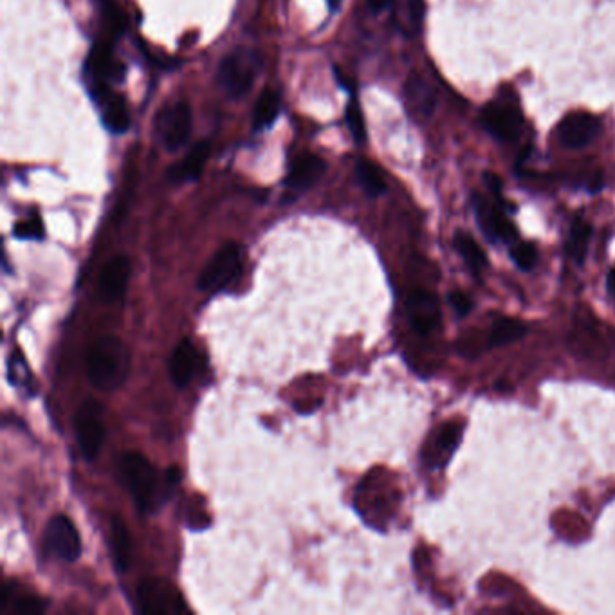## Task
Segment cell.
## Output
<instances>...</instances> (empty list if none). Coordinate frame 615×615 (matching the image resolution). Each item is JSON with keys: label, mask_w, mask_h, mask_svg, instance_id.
<instances>
[{"label": "cell", "mask_w": 615, "mask_h": 615, "mask_svg": "<svg viewBox=\"0 0 615 615\" xmlns=\"http://www.w3.org/2000/svg\"><path fill=\"white\" fill-rule=\"evenodd\" d=\"M127 345L116 336H103L92 343L87 356V374L92 385L103 392L120 388L129 376Z\"/></svg>", "instance_id": "6da1fadb"}, {"label": "cell", "mask_w": 615, "mask_h": 615, "mask_svg": "<svg viewBox=\"0 0 615 615\" xmlns=\"http://www.w3.org/2000/svg\"><path fill=\"white\" fill-rule=\"evenodd\" d=\"M471 208L475 212L478 228L486 235V239L493 244H515L518 239V230L509 219V213L515 212V206L502 204L495 197H484L480 193H473Z\"/></svg>", "instance_id": "7a4b0ae2"}, {"label": "cell", "mask_w": 615, "mask_h": 615, "mask_svg": "<svg viewBox=\"0 0 615 615\" xmlns=\"http://www.w3.org/2000/svg\"><path fill=\"white\" fill-rule=\"evenodd\" d=\"M260 69V55L251 49H235L224 56L219 67V83L233 100H240L253 87Z\"/></svg>", "instance_id": "3957f363"}, {"label": "cell", "mask_w": 615, "mask_h": 615, "mask_svg": "<svg viewBox=\"0 0 615 615\" xmlns=\"http://www.w3.org/2000/svg\"><path fill=\"white\" fill-rule=\"evenodd\" d=\"M480 123L500 143H513L524 129V114L513 96H498L480 112Z\"/></svg>", "instance_id": "277c9868"}, {"label": "cell", "mask_w": 615, "mask_h": 615, "mask_svg": "<svg viewBox=\"0 0 615 615\" xmlns=\"http://www.w3.org/2000/svg\"><path fill=\"white\" fill-rule=\"evenodd\" d=\"M120 475L139 509L148 511L157 493V473L147 457L141 453H123L120 459Z\"/></svg>", "instance_id": "5b68a950"}, {"label": "cell", "mask_w": 615, "mask_h": 615, "mask_svg": "<svg viewBox=\"0 0 615 615\" xmlns=\"http://www.w3.org/2000/svg\"><path fill=\"white\" fill-rule=\"evenodd\" d=\"M138 606L139 612L147 615H177L188 612L181 592L170 581L159 578L139 581Z\"/></svg>", "instance_id": "8992f818"}, {"label": "cell", "mask_w": 615, "mask_h": 615, "mask_svg": "<svg viewBox=\"0 0 615 615\" xmlns=\"http://www.w3.org/2000/svg\"><path fill=\"white\" fill-rule=\"evenodd\" d=\"M192 109L186 101L166 105L156 118L157 139L168 152L183 148L192 134Z\"/></svg>", "instance_id": "52a82bcc"}, {"label": "cell", "mask_w": 615, "mask_h": 615, "mask_svg": "<svg viewBox=\"0 0 615 615\" xmlns=\"http://www.w3.org/2000/svg\"><path fill=\"white\" fill-rule=\"evenodd\" d=\"M242 271V248L235 242L224 244L202 269L197 287L201 291H217L230 284Z\"/></svg>", "instance_id": "ba28073f"}, {"label": "cell", "mask_w": 615, "mask_h": 615, "mask_svg": "<svg viewBox=\"0 0 615 615\" xmlns=\"http://www.w3.org/2000/svg\"><path fill=\"white\" fill-rule=\"evenodd\" d=\"M74 432L83 457L87 460L96 459L105 441V426L98 403L85 401L78 408L74 417Z\"/></svg>", "instance_id": "9c48e42d"}, {"label": "cell", "mask_w": 615, "mask_h": 615, "mask_svg": "<svg viewBox=\"0 0 615 615\" xmlns=\"http://www.w3.org/2000/svg\"><path fill=\"white\" fill-rule=\"evenodd\" d=\"M601 129V120L594 114L570 112L556 127V136L561 147L578 150L590 145L601 134Z\"/></svg>", "instance_id": "30bf717a"}, {"label": "cell", "mask_w": 615, "mask_h": 615, "mask_svg": "<svg viewBox=\"0 0 615 615\" xmlns=\"http://www.w3.org/2000/svg\"><path fill=\"white\" fill-rule=\"evenodd\" d=\"M47 551L64 561H76L82 554V540L73 522L64 515H56L46 527Z\"/></svg>", "instance_id": "8fae6325"}, {"label": "cell", "mask_w": 615, "mask_h": 615, "mask_svg": "<svg viewBox=\"0 0 615 615\" xmlns=\"http://www.w3.org/2000/svg\"><path fill=\"white\" fill-rule=\"evenodd\" d=\"M406 314L412 329L419 336H430L442 322L439 300L428 291H414L406 298Z\"/></svg>", "instance_id": "7c38bea8"}, {"label": "cell", "mask_w": 615, "mask_h": 615, "mask_svg": "<svg viewBox=\"0 0 615 615\" xmlns=\"http://www.w3.org/2000/svg\"><path fill=\"white\" fill-rule=\"evenodd\" d=\"M464 424L457 421L442 424L424 448V462L430 469H442L459 450Z\"/></svg>", "instance_id": "4fadbf2b"}, {"label": "cell", "mask_w": 615, "mask_h": 615, "mask_svg": "<svg viewBox=\"0 0 615 615\" xmlns=\"http://www.w3.org/2000/svg\"><path fill=\"white\" fill-rule=\"evenodd\" d=\"M87 71L94 82H121L125 76V65L114 58L111 40H101L92 47L87 58Z\"/></svg>", "instance_id": "5bb4252c"}, {"label": "cell", "mask_w": 615, "mask_h": 615, "mask_svg": "<svg viewBox=\"0 0 615 615\" xmlns=\"http://www.w3.org/2000/svg\"><path fill=\"white\" fill-rule=\"evenodd\" d=\"M130 262L127 257H114L103 266L100 275V294L103 302L114 303L123 298L129 284Z\"/></svg>", "instance_id": "9a60e30c"}, {"label": "cell", "mask_w": 615, "mask_h": 615, "mask_svg": "<svg viewBox=\"0 0 615 615\" xmlns=\"http://www.w3.org/2000/svg\"><path fill=\"white\" fill-rule=\"evenodd\" d=\"M325 170H327V165H325L322 157L314 156V154H303L291 165L285 184L296 192L309 190L311 186L322 179Z\"/></svg>", "instance_id": "2e32d148"}, {"label": "cell", "mask_w": 615, "mask_h": 615, "mask_svg": "<svg viewBox=\"0 0 615 615\" xmlns=\"http://www.w3.org/2000/svg\"><path fill=\"white\" fill-rule=\"evenodd\" d=\"M212 147L208 141H201L197 143L195 147L184 156L181 163L172 166L168 170V179L174 181V183H190V181H197L201 177L202 170L206 166V161L210 157Z\"/></svg>", "instance_id": "e0dca14e"}, {"label": "cell", "mask_w": 615, "mask_h": 615, "mask_svg": "<svg viewBox=\"0 0 615 615\" xmlns=\"http://www.w3.org/2000/svg\"><path fill=\"white\" fill-rule=\"evenodd\" d=\"M195 368H197V350L193 347L190 340H183L170 358V376L172 381L179 388L190 385L193 376H195Z\"/></svg>", "instance_id": "ac0fdd59"}, {"label": "cell", "mask_w": 615, "mask_h": 615, "mask_svg": "<svg viewBox=\"0 0 615 615\" xmlns=\"http://www.w3.org/2000/svg\"><path fill=\"white\" fill-rule=\"evenodd\" d=\"M109 547H111L114 567L120 572L129 569L130 561H132V540H130L129 529L120 516H112L111 518Z\"/></svg>", "instance_id": "d6986e66"}, {"label": "cell", "mask_w": 615, "mask_h": 615, "mask_svg": "<svg viewBox=\"0 0 615 615\" xmlns=\"http://www.w3.org/2000/svg\"><path fill=\"white\" fill-rule=\"evenodd\" d=\"M404 94H406V103L408 107L412 109L414 114L421 116V118H428L432 116V112L435 111V92L432 91V87L428 83L424 82L421 76L412 74L406 82L404 87Z\"/></svg>", "instance_id": "ffe728a7"}, {"label": "cell", "mask_w": 615, "mask_h": 615, "mask_svg": "<svg viewBox=\"0 0 615 615\" xmlns=\"http://www.w3.org/2000/svg\"><path fill=\"white\" fill-rule=\"evenodd\" d=\"M592 239V226L583 217H576L570 224L569 237H567V255L576 266H583L587 262L588 246Z\"/></svg>", "instance_id": "44dd1931"}, {"label": "cell", "mask_w": 615, "mask_h": 615, "mask_svg": "<svg viewBox=\"0 0 615 615\" xmlns=\"http://www.w3.org/2000/svg\"><path fill=\"white\" fill-rule=\"evenodd\" d=\"M453 246L457 249L460 258L464 260V264L468 266L469 271L473 275L484 273L487 264V255L484 249L480 248L477 240L473 239L466 231H457L453 237Z\"/></svg>", "instance_id": "7402d4cb"}, {"label": "cell", "mask_w": 615, "mask_h": 615, "mask_svg": "<svg viewBox=\"0 0 615 615\" xmlns=\"http://www.w3.org/2000/svg\"><path fill=\"white\" fill-rule=\"evenodd\" d=\"M101 107H103V125L107 129L114 132V134H123L127 132L130 127V114L127 109V103L120 96L109 92L103 100L100 101Z\"/></svg>", "instance_id": "603a6c76"}, {"label": "cell", "mask_w": 615, "mask_h": 615, "mask_svg": "<svg viewBox=\"0 0 615 615\" xmlns=\"http://www.w3.org/2000/svg\"><path fill=\"white\" fill-rule=\"evenodd\" d=\"M527 334V325L516 318H498L487 336V347L496 349V347H505L511 345L515 341L522 340Z\"/></svg>", "instance_id": "cb8c5ba5"}, {"label": "cell", "mask_w": 615, "mask_h": 615, "mask_svg": "<svg viewBox=\"0 0 615 615\" xmlns=\"http://www.w3.org/2000/svg\"><path fill=\"white\" fill-rule=\"evenodd\" d=\"M423 0H394L395 24L403 29L406 35H414L423 22Z\"/></svg>", "instance_id": "d4e9b609"}, {"label": "cell", "mask_w": 615, "mask_h": 615, "mask_svg": "<svg viewBox=\"0 0 615 615\" xmlns=\"http://www.w3.org/2000/svg\"><path fill=\"white\" fill-rule=\"evenodd\" d=\"M278 114H280V96H278V92L267 89L260 94L257 107L253 112L255 130L269 129L275 123Z\"/></svg>", "instance_id": "484cf974"}, {"label": "cell", "mask_w": 615, "mask_h": 615, "mask_svg": "<svg viewBox=\"0 0 615 615\" xmlns=\"http://www.w3.org/2000/svg\"><path fill=\"white\" fill-rule=\"evenodd\" d=\"M356 175H358L359 184L365 190L368 197H379L386 192L385 175L381 172L379 166L370 163L367 159H361L356 165Z\"/></svg>", "instance_id": "4316f807"}, {"label": "cell", "mask_w": 615, "mask_h": 615, "mask_svg": "<svg viewBox=\"0 0 615 615\" xmlns=\"http://www.w3.org/2000/svg\"><path fill=\"white\" fill-rule=\"evenodd\" d=\"M98 6H100L101 22H103L107 40L112 42V40L120 38L127 28L125 13L121 11L120 6L114 0H98Z\"/></svg>", "instance_id": "83f0119b"}, {"label": "cell", "mask_w": 615, "mask_h": 615, "mask_svg": "<svg viewBox=\"0 0 615 615\" xmlns=\"http://www.w3.org/2000/svg\"><path fill=\"white\" fill-rule=\"evenodd\" d=\"M345 121H347V127H349L350 134L354 141L361 145L367 141V125H365V118H363V112L356 100H350L347 105V111H345Z\"/></svg>", "instance_id": "f1b7e54d"}, {"label": "cell", "mask_w": 615, "mask_h": 615, "mask_svg": "<svg viewBox=\"0 0 615 615\" xmlns=\"http://www.w3.org/2000/svg\"><path fill=\"white\" fill-rule=\"evenodd\" d=\"M538 255L540 253L533 242H515L511 249V258L522 271H531L538 264Z\"/></svg>", "instance_id": "f546056e"}, {"label": "cell", "mask_w": 615, "mask_h": 615, "mask_svg": "<svg viewBox=\"0 0 615 615\" xmlns=\"http://www.w3.org/2000/svg\"><path fill=\"white\" fill-rule=\"evenodd\" d=\"M13 235L17 237V239L22 240H40L44 239V235H46V231H44V224L40 221V217H31L28 221H22L15 226V230H13Z\"/></svg>", "instance_id": "4dcf8cb0"}, {"label": "cell", "mask_w": 615, "mask_h": 615, "mask_svg": "<svg viewBox=\"0 0 615 615\" xmlns=\"http://www.w3.org/2000/svg\"><path fill=\"white\" fill-rule=\"evenodd\" d=\"M10 381L15 386H29V381H31V372H29L28 365L20 354H17V356L13 354V358H11Z\"/></svg>", "instance_id": "1f68e13d"}, {"label": "cell", "mask_w": 615, "mask_h": 615, "mask_svg": "<svg viewBox=\"0 0 615 615\" xmlns=\"http://www.w3.org/2000/svg\"><path fill=\"white\" fill-rule=\"evenodd\" d=\"M47 603L44 599L37 596L20 597L17 605L13 608L15 615H40L44 614Z\"/></svg>", "instance_id": "d6a6232c"}, {"label": "cell", "mask_w": 615, "mask_h": 615, "mask_svg": "<svg viewBox=\"0 0 615 615\" xmlns=\"http://www.w3.org/2000/svg\"><path fill=\"white\" fill-rule=\"evenodd\" d=\"M448 302H450L451 309H453V313H457L459 318H466L473 311V307H475V303L471 300V296L466 293H462V291H451L448 294Z\"/></svg>", "instance_id": "836d02e7"}, {"label": "cell", "mask_w": 615, "mask_h": 615, "mask_svg": "<svg viewBox=\"0 0 615 615\" xmlns=\"http://www.w3.org/2000/svg\"><path fill=\"white\" fill-rule=\"evenodd\" d=\"M392 2H394V0H368V6H370V10L379 13V11L386 10Z\"/></svg>", "instance_id": "e575fe53"}, {"label": "cell", "mask_w": 615, "mask_h": 615, "mask_svg": "<svg viewBox=\"0 0 615 615\" xmlns=\"http://www.w3.org/2000/svg\"><path fill=\"white\" fill-rule=\"evenodd\" d=\"M606 289H608V294L615 300V267L606 276Z\"/></svg>", "instance_id": "d590c367"}]
</instances>
